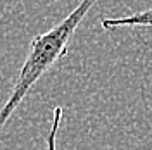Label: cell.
Instances as JSON below:
<instances>
[{
  "instance_id": "6da1fadb",
  "label": "cell",
  "mask_w": 152,
  "mask_h": 150,
  "mask_svg": "<svg viewBox=\"0 0 152 150\" xmlns=\"http://www.w3.org/2000/svg\"><path fill=\"white\" fill-rule=\"evenodd\" d=\"M95 4H97V0H81L78 4V7H75L59 24H56L54 28H50L45 33L33 36L28 47L26 59H24L18 78L14 81L12 92H10L7 102L0 109V130L10 119L14 111L23 103L26 95L29 93V90L33 88V84L67 54L69 42L75 35V31L78 29V26L81 24V21L85 19V16L92 10Z\"/></svg>"
},
{
  "instance_id": "277c9868",
  "label": "cell",
  "mask_w": 152,
  "mask_h": 150,
  "mask_svg": "<svg viewBox=\"0 0 152 150\" xmlns=\"http://www.w3.org/2000/svg\"><path fill=\"white\" fill-rule=\"evenodd\" d=\"M50 2H57V0H50Z\"/></svg>"
},
{
  "instance_id": "3957f363",
  "label": "cell",
  "mask_w": 152,
  "mask_h": 150,
  "mask_svg": "<svg viewBox=\"0 0 152 150\" xmlns=\"http://www.w3.org/2000/svg\"><path fill=\"white\" fill-rule=\"evenodd\" d=\"M62 114H64V109L61 105L54 107V114H52V124H50V131L47 133V138H45V143H47V150H56V136L57 131H59V126H61V121H62Z\"/></svg>"
},
{
  "instance_id": "7a4b0ae2",
  "label": "cell",
  "mask_w": 152,
  "mask_h": 150,
  "mask_svg": "<svg viewBox=\"0 0 152 150\" xmlns=\"http://www.w3.org/2000/svg\"><path fill=\"white\" fill-rule=\"evenodd\" d=\"M124 26H152V7L151 9L140 10L137 14L126 16V17H104L102 19V28L105 31H113Z\"/></svg>"
}]
</instances>
